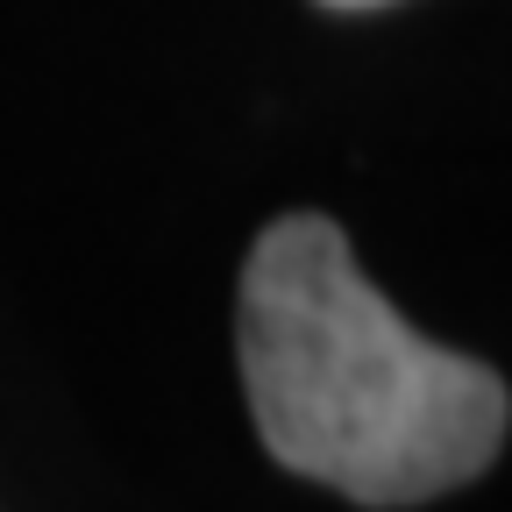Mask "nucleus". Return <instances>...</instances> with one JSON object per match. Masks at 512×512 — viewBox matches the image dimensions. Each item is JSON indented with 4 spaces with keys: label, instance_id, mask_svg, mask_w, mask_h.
Segmentation results:
<instances>
[{
    "label": "nucleus",
    "instance_id": "f257e3e1",
    "mask_svg": "<svg viewBox=\"0 0 512 512\" xmlns=\"http://www.w3.org/2000/svg\"><path fill=\"white\" fill-rule=\"evenodd\" d=\"M235 356L264 448L356 505H427L477 484L505 448V377L406 328L328 214L256 235Z\"/></svg>",
    "mask_w": 512,
    "mask_h": 512
},
{
    "label": "nucleus",
    "instance_id": "f03ea898",
    "mask_svg": "<svg viewBox=\"0 0 512 512\" xmlns=\"http://www.w3.org/2000/svg\"><path fill=\"white\" fill-rule=\"evenodd\" d=\"M328 8H384V0H328Z\"/></svg>",
    "mask_w": 512,
    "mask_h": 512
}]
</instances>
